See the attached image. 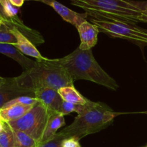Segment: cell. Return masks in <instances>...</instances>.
<instances>
[{"mask_svg": "<svg viewBox=\"0 0 147 147\" xmlns=\"http://www.w3.org/2000/svg\"><path fill=\"white\" fill-rule=\"evenodd\" d=\"M0 15H1V17H4V18L8 19V18H7V16H6L5 13H4V8H3V6L1 5V3H0Z\"/></svg>", "mask_w": 147, "mask_h": 147, "instance_id": "4316f807", "label": "cell"}, {"mask_svg": "<svg viewBox=\"0 0 147 147\" xmlns=\"http://www.w3.org/2000/svg\"><path fill=\"white\" fill-rule=\"evenodd\" d=\"M80 38L79 48L81 50H91L98 42V35L100 32L95 24L85 21L77 28Z\"/></svg>", "mask_w": 147, "mask_h": 147, "instance_id": "30bf717a", "label": "cell"}, {"mask_svg": "<svg viewBox=\"0 0 147 147\" xmlns=\"http://www.w3.org/2000/svg\"><path fill=\"white\" fill-rule=\"evenodd\" d=\"M0 146L15 147L12 129L5 121H3V129L0 132Z\"/></svg>", "mask_w": 147, "mask_h": 147, "instance_id": "e0dca14e", "label": "cell"}, {"mask_svg": "<svg viewBox=\"0 0 147 147\" xmlns=\"http://www.w3.org/2000/svg\"><path fill=\"white\" fill-rule=\"evenodd\" d=\"M88 17L98 20L136 24L140 22L144 1L131 0H70Z\"/></svg>", "mask_w": 147, "mask_h": 147, "instance_id": "7a4b0ae2", "label": "cell"}, {"mask_svg": "<svg viewBox=\"0 0 147 147\" xmlns=\"http://www.w3.org/2000/svg\"><path fill=\"white\" fill-rule=\"evenodd\" d=\"M52 112L39 101L22 117L8 123L11 129L27 134L40 143Z\"/></svg>", "mask_w": 147, "mask_h": 147, "instance_id": "5b68a950", "label": "cell"}, {"mask_svg": "<svg viewBox=\"0 0 147 147\" xmlns=\"http://www.w3.org/2000/svg\"><path fill=\"white\" fill-rule=\"evenodd\" d=\"M0 53L17 62L24 69V71L32 69L37 63V61L27 57L15 46L11 44H0Z\"/></svg>", "mask_w": 147, "mask_h": 147, "instance_id": "8fae6325", "label": "cell"}, {"mask_svg": "<svg viewBox=\"0 0 147 147\" xmlns=\"http://www.w3.org/2000/svg\"><path fill=\"white\" fill-rule=\"evenodd\" d=\"M13 6L16 7H20L23 5L25 0H8Z\"/></svg>", "mask_w": 147, "mask_h": 147, "instance_id": "d4e9b609", "label": "cell"}, {"mask_svg": "<svg viewBox=\"0 0 147 147\" xmlns=\"http://www.w3.org/2000/svg\"><path fill=\"white\" fill-rule=\"evenodd\" d=\"M6 79L7 78H2L0 76V88H1V86H2V85L5 83Z\"/></svg>", "mask_w": 147, "mask_h": 147, "instance_id": "83f0119b", "label": "cell"}, {"mask_svg": "<svg viewBox=\"0 0 147 147\" xmlns=\"http://www.w3.org/2000/svg\"><path fill=\"white\" fill-rule=\"evenodd\" d=\"M145 147H147V145H146V146H145Z\"/></svg>", "mask_w": 147, "mask_h": 147, "instance_id": "4dcf8cb0", "label": "cell"}, {"mask_svg": "<svg viewBox=\"0 0 147 147\" xmlns=\"http://www.w3.org/2000/svg\"><path fill=\"white\" fill-rule=\"evenodd\" d=\"M39 102L36 98L31 97V96H22L20 97H17L16 98L13 99V100H10V101L7 102L2 108L8 107V106H12V105L15 104H20V105H24V106H34V105L37 104ZM1 108V109H2Z\"/></svg>", "mask_w": 147, "mask_h": 147, "instance_id": "ac0fdd59", "label": "cell"}, {"mask_svg": "<svg viewBox=\"0 0 147 147\" xmlns=\"http://www.w3.org/2000/svg\"><path fill=\"white\" fill-rule=\"evenodd\" d=\"M0 147H1V146H0Z\"/></svg>", "mask_w": 147, "mask_h": 147, "instance_id": "d6a6232c", "label": "cell"}, {"mask_svg": "<svg viewBox=\"0 0 147 147\" xmlns=\"http://www.w3.org/2000/svg\"><path fill=\"white\" fill-rule=\"evenodd\" d=\"M8 20H9V19H5V18H4V17H1V16L0 15V30L2 28L3 26L5 25L6 22H7Z\"/></svg>", "mask_w": 147, "mask_h": 147, "instance_id": "484cf974", "label": "cell"}, {"mask_svg": "<svg viewBox=\"0 0 147 147\" xmlns=\"http://www.w3.org/2000/svg\"><path fill=\"white\" fill-rule=\"evenodd\" d=\"M15 147H37L38 142L27 134L22 131L13 129Z\"/></svg>", "mask_w": 147, "mask_h": 147, "instance_id": "2e32d148", "label": "cell"}, {"mask_svg": "<svg viewBox=\"0 0 147 147\" xmlns=\"http://www.w3.org/2000/svg\"><path fill=\"white\" fill-rule=\"evenodd\" d=\"M0 121H1V119H0Z\"/></svg>", "mask_w": 147, "mask_h": 147, "instance_id": "1f68e13d", "label": "cell"}, {"mask_svg": "<svg viewBox=\"0 0 147 147\" xmlns=\"http://www.w3.org/2000/svg\"><path fill=\"white\" fill-rule=\"evenodd\" d=\"M64 126H65L64 116L58 112H52L50 115L40 142H47L53 139L57 133V130Z\"/></svg>", "mask_w": 147, "mask_h": 147, "instance_id": "4fadbf2b", "label": "cell"}, {"mask_svg": "<svg viewBox=\"0 0 147 147\" xmlns=\"http://www.w3.org/2000/svg\"><path fill=\"white\" fill-rule=\"evenodd\" d=\"M32 106H24V105L15 104L2 108L0 110V119L3 121L10 122L18 120L22 117L27 112H28Z\"/></svg>", "mask_w": 147, "mask_h": 147, "instance_id": "5bb4252c", "label": "cell"}, {"mask_svg": "<svg viewBox=\"0 0 147 147\" xmlns=\"http://www.w3.org/2000/svg\"><path fill=\"white\" fill-rule=\"evenodd\" d=\"M25 1H30V0H25ZM34 1H39V0H34Z\"/></svg>", "mask_w": 147, "mask_h": 147, "instance_id": "f546056e", "label": "cell"}, {"mask_svg": "<svg viewBox=\"0 0 147 147\" xmlns=\"http://www.w3.org/2000/svg\"><path fill=\"white\" fill-rule=\"evenodd\" d=\"M34 98L42 103L48 110L61 113L63 100L58 91L50 88H42L34 91Z\"/></svg>", "mask_w": 147, "mask_h": 147, "instance_id": "9c48e42d", "label": "cell"}, {"mask_svg": "<svg viewBox=\"0 0 147 147\" xmlns=\"http://www.w3.org/2000/svg\"><path fill=\"white\" fill-rule=\"evenodd\" d=\"M61 147H81V146L79 143L78 139L74 137H70L63 139Z\"/></svg>", "mask_w": 147, "mask_h": 147, "instance_id": "603a6c76", "label": "cell"}, {"mask_svg": "<svg viewBox=\"0 0 147 147\" xmlns=\"http://www.w3.org/2000/svg\"><path fill=\"white\" fill-rule=\"evenodd\" d=\"M17 41L15 36L10 32L6 25L0 30V44H11L15 45Z\"/></svg>", "mask_w": 147, "mask_h": 147, "instance_id": "d6986e66", "label": "cell"}, {"mask_svg": "<svg viewBox=\"0 0 147 147\" xmlns=\"http://www.w3.org/2000/svg\"><path fill=\"white\" fill-rule=\"evenodd\" d=\"M57 91L64 101L79 105H84L88 101V100L83 97L73 86L61 88Z\"/></svg>", "mask_w": 147, "mask_h": 147, "instance_id": "9a60e30c", "label": "cell"}, {"mask_svg": "<svg viewBox=\"0 0 147 147\" xmlns=\"http://www.w3.org/2000/svg\"><path fill=\"white\" fill-rule=\"evenodd\" d=\"M83 105L74 104V103H69V102L63 100V103H62L61 113L63 116L70 114L72 112H76L77 113H79L83 109Z\"/></svg>", "mask_w": 147, "mask_h": 147, "instance_id": "ffe728a7", "label": "cell"}, {"mask_svg": "<svg viewBox=\"0 0 147 147\" xmlns=\"http://www.w3.org/2000/svg\"><path fill=\"white\" fill-rule=\"evenodd\" d=\"M90 22L96 26L100 32L112 37L130 40L139 45H147V30L136 26L118 22H109L90 18Z\"/></svg>", "mask_w": 147, "mask_h": 147, "instance_id": "8992f818", "label": "cell"}, {"mask_svg": "<svg viewBox=\"0 0 147 147\" xmlns=\"http://www.w3.org/2000/svg\"><path fill=\"white\" fill-rule=\"evenodd\" d=\"M56 60L67 72L73 81L89 80L114 90L119 88L116 80L99 65L91 50H81L78 47L68 55Z\"/></svg>", "mask_w": 147, "mask_h": 147, "instance_id": "277c9868", "label": "cell"}, {"mask_svg": "<svg viewBox=\"0 0 147 147\" xmlns=\"http://www.w3.org/2000/svg\"><path fill=\"white\" fill-rule=\"evenodd\" d=\"M22 96H30V95L17 86L14 78H7L5 83L0 88V109L7 102Z\"/></svg>", "mask_w": 147, "mask_h": 147, "instance_id": "7c38bea8", "label": "cell"}, {"mask_svg": "<svg viewBox=\"0 0 147 147\" xmlns=\"http://www.w3.org/2000/svg\"><path fill=\"white\" fill-rule=\"evenodd\" d=\"M7 1V0H0V3L1 4V5H3V4H4Z\"/></svg>", "mask_w": 147, "mask_h": 147, "instance_id": "f1b7e54d", "label": "cell"}, {"mask_svg": "<svg viewBox=\"0 0 147 147\" xmlns=\"http://www.w3.org/2000/svg\"><path fill=\"white\" fill-rule=\"evenodd\" d=\"M120 114L100 102L88 101L83 106V109L70 126L58 132L64 139L74 137L78 140L82 138L106 129Z\"/></svg>", "mask_w": 147, "mask_h": 147, "instance_id": "3957f363", "label": "cell"}, {"mask_svg": "<svg viewBox=\"0 0 147 147\" xmlns=\"http://www.w3.org/2000/svg\"><path fill=\"white\" fill-rule=\"evenodd\" d=\"M5 25L8 27L10 32L15 36L17 42L14 46L20 52H22L23 54L26 55L34 57L37 59V60H42L45 58L40 54L34 45L32 44L31 41L11 23V19L6 22Z\"/></svg>", "mask_w": 147, "mask_h": 147, "instance_id": "52a82bcc", "label": "cell"}, {"mask_svg": "<svg viewBox=\"0 0 147 147\" xmlns=\"http://www.w3.org/2000/svg\"><path fill=\"white\" fill-rule=\"evenodd\" d=\"M36 61L34 67L14 78L17 86L31 97L34 98V91L42 88L58 90L65 86H73L74 81L56 59L45 58Z\"/></svg>", "mask_w": 147, "mask_h": 147, "instance_id": "6da1fadb", "label": "cell"}, {"mask_svg": "<svg viewBox=\"0 0 147 147\" xmlns=\"http://www.w3.org/2000/svg\"><path fill=\"white\" fill-rule=\"evenodd\" d=\"M140 21L142 22L147 23V1H144V9L141 16Z\"/></svg>", "mask_w": 147, "mask_h": 147, "instance_id": "cb8c5ba5", "label": "cell"}, {"mask_svg": "<svg viewBox=\"0 0 147 147\" xmlns=\"http://www.w3.org/2000/svg\"><path fill=\"white\" fill-rule=\"evenodd\" d=\"M39 1L53 7L55 11L65 21L70 23L73 26H75L76 28H78L82 23L86 21V18L88 17V16L86 12L83 13V14L76 12V11H73L68 7L63 5L56 0H39Z\"/></svg>", "mask_w": 147, "mask_h": 147, "instance_id": "ba28073f", "label": "cell"}, {"mask_svg": "<svg viewBox=\"0 0 147 147\" xmlns=\"http://www.w3.org/2000/svg\"><path fill=\"white\" fill-rule=\"evenodd\" d=\"M4 13L8 19H14L17 17V14L18 13V9L16 7L13 6L9 1L7 0L4 4H3Z\"/></svg>", "mask_w": 147, "mask_h": 147, "instance_id": "7402d4cb", "label": "cell"}, {"mask_svg": "<svg viewBox=\"0 0 147 147\" xmlns=\"http://www.w3.org/2000/svg\"><path fill=\"white\" fill-rule=\"evenodd\" d=\"M64 139L63 136H60L57 132L55 137L50 140L45 142H40L37 147H61L62 142Z\"/></svg>", "mask_w": 147, "mask_h": 147, "instance_id": "44dd1931", "label": "cell"}]
</instances>
